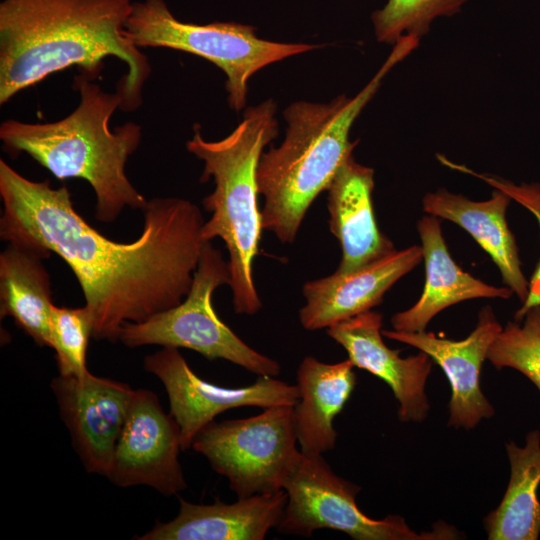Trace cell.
<instances>
[{"label": "cell", "mask_w": 540, "mask_h": 540, "mask_svg": "<svg viewBox=\"0 0 540 540\" xmlns=\"http://www.w3.org/2000/svg\"><path fill=\"white\" fill-rule=\"evenodd\" d=\"M374 170L350 156L327 188L329 227L342 256L337 272L348 273L395 250L378 228L372 202Z\"/></svg>", "instance_id": "obj_17"}, {"label": "cell", "mask_w": 540, "mask_h": 540, "mask_svg": "<svg viewBox=\"0 0 540 540\" xmlns=\"http://www.w3.org/2000/svg\"><path fill=\"white\" fill-rule=\"evenodd\" d=\"M493 310L483 307L475 329L463 340L438 337L432 332L382 330V335L428 354L445 372L451 386L449 426L474 428L495 410L482 393V363L497 335L502 330Z\"/></svg>", "instance_id": "obj_13"}, {"label": "cell", "mask_w": 540, "mask_h": 540, "mask_svg": "<svg viewBox=\"0 0 540 540\" xmlns=\"http://www.w3.org/2000/svg\"><path fill=\"white\" fill-rule=\"evenodd\" d=\"M438 160L459 172L470 174L493 189H498L507 194L511 200H514L526 208L537 220L540 227V184L539 183H521L516 184L510 180L494 176L487 173H479L471 170L465 165L455 164L446 157L440 155ZM540 306V261L535 268L528 285V294L522 302V306L516 311L514 319L521 321L525 313L532 307Z\"/></svg>", "instance_id": "obj_26"}, {"label": "cell", "mask_w": 540, "mask_h": 540, "mask_svg": "<svg viewBox=\"0 0 540 540\" xmlns=\"http://www.w3.org/2000/svg\"><path fill=\"white\" fill-rule=\"evenodd\" d=\"M294 405H275L256 416L212 421L191 448L205 456L227 478L238 498L275 493L300 454Z\"/></svg>", "instance_id": "obj_9"}, {"label": "cell", "mask_w": 540, "mask_h": 540, "mask_svg": "<svg viewBox=\"0 0 540 540\" xmlns=\"http://www.w3.org/2000/svg\"><path fill=\"white\" fill-rule=\"evenodd\" d=\"M92 336V321L85 306L69 308L53 305L50 347L55 351L59 375L81 378L89 373L86 353Z\"/></svg>", "instance_id": "obj_25"}, {"label": "cell", "mask_w": 540, "mask_h": 540, "mask_svg": "<svg viewBox=\"0 0 540 540\" xmlns=\"http://www.w3.org/2000/svg\"><path fill=\"white\" fill-rule=\"evenodd\" d=\"M383 316L366 311L327 328V334L347 352L354 367L382 379L398 401L402 422H422L429 410L425 393L433 359L423 351L402 358L382 340Z\"/></svg>", "instance_id": "obj_14"}, {"label": "cell", "mask_w": 540, "mask_h": 540, "mask_svg": "<svg viewBox=\"0 0 540 540\" xmlns=\"http://www.w3.org/2000/svg\"><path fill=\"white\" fill-rule=\"evenodd\" d=\"M510 480L499 506L484 520L489 540H537L540 535V431L526 435L525 445L506 444Z\"/></svg>", "instance_id": "obj_22"}, {"label": "cell", "mask_w": 540, "mask_h": 540, "mask_svg": "<svg viewBox=\"0 0 540 540\" xmlns=\"http://www.w3.org/2000/svg\"><path fill=\"white\" fill-rule=\"evenodd\" d=\"M49 255L9 243L0 254V314L10 316L39 346L50 347L52 291L42 260Z\"/></svg>", "instance_id": "obj_21"}, {"label": "cell", "mask_w": 540, "mask_h": 540, "mask_svg": "<svg viewBox=\"0 0 540 540\" xmlns=\"http://www.w3.org/2000/svg\"><path fill=\"white\" fill-rule=\"evenodd\" d=\"M468 0H387L372 14L374 32L379 42L395 44L405 35L421 38L432 22L460 12Z\"/></svg>", "instance_id": "obj_23"}, {"label": "cell", "mask_w": 540, "mask_h": 540, "mask_svg": "<svg viewBox=\"0 0 540 540\" xmlns=\"http://www.w3.org/2000/svg\"><path fill=\"white\" fill-rule=\"evenodd\" d=\"M230 284L228 263L211 241L202 249L191 288L178 305L142 322H126L119 340L130 348L160 345L187 348L207 359H224L258 376L279 375V363L247 345L216 314L212 296Z\"/></svg>", "instance_id": "obj_7"}, {"label": "cell", "mask_w": 540, "mask_h": 540, "mask_svg": "<svg viewBox=\"0 0 540 540\" xmlns=\"http://www.w3.org/2000/svg\"><path fill=\"white\" fill-rule=\"evenodd\" d=\"M125 32L138 48L164 47L210 61L226 75L231 108L245 107L248 80L263 67L322 46L280 43L259 38L252 26L236 22L186 23L177 19L165 0L133 2Z\"/></svg>", "instance_id": "obj_6"}, {"label": "cell", "mask_w": 540, "mask_h": 540, "mask_svg": "<svg viewBox=\"0 0 540 540\" xmlns=\"http://www.w3.org/2000/svg\"><path fill=\"white\" fill-rule=\"evenodd\" d=\"M421 239L426 281L419 300L391 318L393 330L425 331L428 323L445 308L474 298H503L513 295L506 286L496 287L463 271L452 259L438 217L424 215L417 223Z\"/></svg>", "instance_id": "obj_18"}, {"label": "cell", "mask_w": 540, "mask_h": 540, "mask_svg": "<svg viewBox=\"0 0 540 540\" xmlns=\"http://www.w3.org/2000/svg\"><path fill=\"white\" fill-rule=\"evenodd\" d=\"M353 367L349 359L328 364L312 356L300 363L294 419L301 452L323 454L334 449L337 431L333 422L355 387Z\"/></svg>", "instance_id": "obj_20"}, {"label": "cell", "mask_w": 540, "mask_h": 540, "mask_svg": "<svg viewBox=\"0 0 540 540\" xmlns=\"http://www.w3.org/2000/svg\"><path fill=\"white\" fill-rule=\"evenodd\" d=\"M405 35L371 80L354 97L340 95L329 103L296 101L283 112L288 127L277 148L262 153L256 173L258 194L264 197L263 230L291 243L315 198L327 190L357 142L350 130L377 93L386 75L419 44Z\"/></svg>", "instance_id": "obj_3"}, {"label": "cell", "mask_w": 540, "mask_h": 540, "mask_svg": "<svg viewBox=\"0 0 540 540\" xmlns=\"http://www.w3.org/2000/svg\"><path fill=\"white\" fill-rule=\"evenodd\" d=\"M0 237L57 254L82 289L97 340L116 342L126 322H142L188 294L202 249L200 208L177 197L153 198L133 242L113 241L74 209L65 187L32 181L0 160Z\"/></svg>", "instance_id": "obj_1"}, {"label": "cell", "mask_w": 540, "mask_h": 540, "mask_svg": "<svg viewBox=\"0 0 540 540\" xmlns=\"http://www.w3.org/2000/svg\"><path fill=\"white\" fill-rule=\"evenodd\" d=\"M423 260L422 248L413 245L393 250L366 266L348 273L308 281L303 286L306 303L300 323L314 331L339 323L379 305L385 293Z\"/></svg>", "instance_id": "obj_15"}, {"label": "cell", "mask_w": 540, "mask_h": 540, "mask_svg": "<svg viewBox=\"0 0 540 540\" xmlns=\"http://www.w3.org/2000/svg\"><path fill=\"white\" fill-rule=\"evenodd\" d=\"M132 7V0H2L0 104L71 66L95 78L114 56L127 66L116 89L120 109H137L151 65L125 32Z\"/></svg>", "instance_id": "obj_2"}, {"label": "cell", "mask_w": 540, "mask_h": 540, "mask_svg": "<svg viewBox=\"0 0 540 540\" xmlns=\"http://www.w3.org/2000/svg\"><path fill=\"white\" fill-rule=\"evenodd\" d=\"M511 198L493 189L491 198L472 201L440 188L422 199L426 214L449 220L466 230L497 265L502 281L523 302L528 294L527 281L515 237L506 221Z\"/></svg>", "instance_id": "obj_19"}, {"label": "cell", "mask_w": 540, "mask_h": 540, "mask_svg": "<svg viewBox=\"0 0 540 540\" xmlns=\"http://www.w3.org/2000/svg\"><path fill=\"white\" fill-rule=\"evenodd\" d=\"M288 496L275 493L238 498L228 504H195L179 498L178 515L157 523L139 540H263L280 525Z\"/></svg>", "instance_id": "obj_16"}, {"label": "cell", "mask_w": 540, "mask_h": 540, "mask_svg": "<svg viewBox=\"0 0 540 540\" xmlns=\"http://www.w3.org/2000/svg\"><path fill=\"white\" fill-rule=\"evenodd\" d=\"M93 79L84 73L75 77L80 101L65 118L44 124L7 120L0 126V139L10 154L27 153L57 179L87 181L96 195V219L111 223L125 208L143 210L148 202L125 170L142 129L127 122L110 130L121 97L105 92Z\"/></svg>", "instance_id": "obj_4"}, {"label": "cell", "mask_w": 540, "mask_h": 540, "mask_svg": "<svg viewBox=\"0 0 540 540\" xmlns=\"http://www.w3.org/2000/svg\"><path fill=\"white\" fill-rule=\"evenodd\" d=\"M283 489L288 500L277 530L310 537L315 530L342 531L355 540H434L458 538L443 522L433 531L417 533L398 515L369 518L357 506L361 488L336 475L322 454L299 456L287 474Z\"/></svg>", "instance_id": "obj_8"}, {"label": "cell", "mask_w": 540, "mask_h": 540, "mask_svg": "<svg viewBox=\"0 0 540 540\" xmlns=\"http://www.w3.org/2000/svg\"><path fill=\"white\" fill-rule=\"evenodd\" d=\"M144 368L160 379L166 389L170 414L180 429L181 448H191L195 436L214 418L230 409L256 406L296 405L297 385L271 376H259L246 387L226 388L201 379L177 348L164 347L144 359Z\"/></svg>", "instance_id": "obj_10"}, {"label": "cell", "mask_w": 540, "mask_h": 540, "mask_svg": "<svg viewBox=\"0 0 540 540\" xmlns=\"http://www.w3.org/2000/svg\"><path fill=\"white\" fill-rule=\"evenodd\" d=\"M496 368H513L540 391V306L530 308L521 321H509L487 353Z\"/></svg>", "instance_id": "obj_24"}, {"label": "cell", "mask_w": 540, "mask_h": 540, "mask_svg": "<svg viewBox=\"0 0 540 540\" xmlns=\"http://www.w3.org/2000/svg\"><path fill=\"white\" fill-rule=\"evenodd\" d=\"M276 103L268 99L245 110L243 120L225 138L203 139L198 126L187 150L203 161L201 181L215 188L202 203L211 213L204 222L205 241L220 238L229 254L228 269L234 310L253 315L262 303L253 278V262L262 233L258 209L257 167L263 149L278 135Z\"/></svg>", "instance_id": "obj_5"}, {"label": "cell", "mask_w": 540, "mask_h": 540, "mask_svg": "<svg viewBox=\"0 0 540 540\" xmlns=\"http://www.w3.org/2000/svg\"><path fill=\"white\" fill-rule=\"evenodd\" d=\"M180 429L150 390H135L106 475L118 487L145 485L164 496L187 488L178 460Z\"/></svg>", "instance_id": "obj_11"}, {"label": "cell", "mask_w": 540, "mask_h": 540, "mask_svg": "<svg viewBox=\"0 0 540 540\" xmlns=\"http://www.w3.org/2000/svg\"><path fill=\"white\" fill-rule=\"evenodd\" d=\"M72 445L88 473L107 475L135 390L90 372L51 382Z\"/></svg>", "instance_id": "obj_12"}]
</instances>
